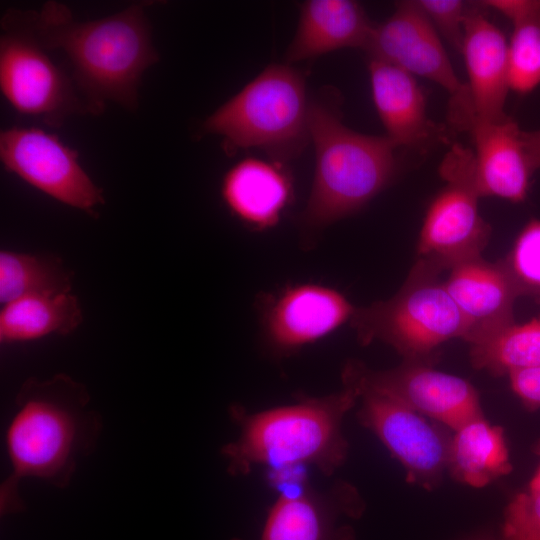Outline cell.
<instances>
[{
	"label": "cell",
	"mask_w": 540,
	"mask_h": 540,
	"mask_svg": "<svg viewBox=\"0 0 540 540\" xmlns=\"http://www.w3.org/2000/svg\"><path fill=\"white\" fill-rule=\"evenodd\" d=\"M520 296L540 301V220L531 219L502 260Z\"/></svg>",
	"instance_id": "obj_26"
},
{
	"label": "cell",
	"mask_w": 540,
	"mask_h": 540,
	"mask_svg": "<svg viewBox=\"0 0 540 540\" xmlns=\"http://www.w3.org/2000/svg\"><path fill=\"white\" fill-rule=\"evenodd\" d=\"M445 186L431 201L417 243L418 260L440 271L481 256L491 227L478 208L473 182V152L453 146L440 167Z\"/></svg>",
	"instance_id": "obj_7"
},
{
	"label": "cell",
	"mask_w": 540,
	"mask_h": 540,
	"mask_svg": "<svg viewBox=\"0 0 540 540\" xmlns=\"http://www.w3.org/2000/svg\"><path fill=\"white\" fill-rule=\"evenodd\" d=\"M531 489H540V466L537 469L535 475L533 476L532 480L529 483V487Z\"/></svg>",
	"instance_id": "obj_31"
},
{
	"label": "cell",
	"mask_w": 540,
	"mask_h": 540,
	"mask_svg": "<svg viewBox=\"0 0 540 540\" xmlns=\"http://www.w3.org/2000/svg\"><path fill=\"white\" fill-rule=\"evenodd\" d=\"M454 432L448 466L462 482L484 487L511 472L502 428L491 425L481 416Z\"/></svg>",
	"instance_id": "obj_22"
},
{
	"label": "cell",
	"mask_w": 540,
	"mask_h": 540,
	"mask_svg": "<svg viewBox=\"0 0 540 540\" xmlns=\"http://www.w3.org/2000/svg\"><path fill=\"white\" fill-rule=\"evenodd\" d=\"M503 540H540V489L528 488L508 504L502 527Z\"/></svg>",
	"instance_id": "obj_27"
},
{
	"label": "cell",
	"mask_w": 540,
	"mask_h": 540,
	"mask_svg": "<svg viewBox=\"0 0 540 540\" xmlns=\"http://www.w3.org/2000/svg\"><path fill=\"white\" fill-rule=\"evenodd\" d=\"M364 50L370 59L441 86L450 96L451 124L469 132L474 118L467 85L457 77L439 33L417 1L396 3L388 19L374 24Z\"/></svg>",
	"instance_id": "obj_9"
},
{
	"label": "cell",
	"mask_w": 540,
	"mask_h": 540,
	"mask_svg": "<svg viewBox=\"0 0 540 540\" xmlns=\"http://www.w3.org/2000/svg\"><path fill=\"white\" fill-rule=\"evenodd\" d=\"M73 274L61 258L48 253L0 252V302L33 295L70 293Z\"/></svg>",
	"instance_id": "obj_23"
},
{
	"label": "cell",
	"mask_w": 540,
	"mask_h": 540,
	"mask_svg": "<svg viewBox=\"0 0 540 540\" xmlns=\"http://www.w3.org/2000/svg\"><path fill=\"white\" fill-rule=\"evenodd\" d=\"M305 79L289 64H271L203 123L225 148H258L274 161L299 153L309 139Z\"/></svg>",
	"instance_id": "obj_5"
},
{
	"label": "cell",
	"mask_w": 540,
	"mask_h": 540,
	"mask_svg": "<svg viewBox=\"0 0 540 540\" xmlns=\"http://www.w3.org/2000/svg\"><path fill=\"white\" fill-rule=\"evenodd\" d=\"M460 52L468 74L473 125L503 120L508 116L504 108L510 90L504 33L478 9L471 8Z\"/></svg>",
	"instance_id": "obj_16"
},
{
	"label": "cell",
	"mask_w": 540,
	"mask_h": 540,
	"mask_svg": "<svg viewBox=\"0 0 540 540\" xmlns=\"http://www.w3.org/2000/svg\"><path fill=\"white\" fill-rule=\"evenodd\" d=\"M354 384L362 401L360 421L403 465L410 482L434 487L449 465L452 437L443 425L394 398Z\"/></svg>",
	"instance_id": "obj_11"
},
{
	"label": "cell",
	"mask_w": 540,
	"mask_h": 540,
	"mask_svg": "<svg viewBox=\"0 0 540 540\" xmlns=\"http://www.w3.org/2000/svg\"><path fill=\"white\" fill-rule=\"evenodd\" d=\"M220 193L230 213L253 230L274 227L290 203L292 181L277 161L247 157L223 176Z\"/></svg>",
	"instance_id": "obj_19"
},
{
	"label": "cell",
	"mask_w": 540,
	"mask_h": 540,
	"mask_svg": "<svg viewBox=\"0 0 540 540\" xmlns=\"http://www.w3.org/2000/svg\"><path fill=\"white\" fill-rule=\"evenodd\" d=\"M511 388L529 410L540 408V365L514 371L509 375Z\"/></svg>",
	"instance_id": "obj_29"
},
{
	"label": "cell",
	"mask_w": 540,
	"mask_h": 540,
	"mask_svg": "<svg viewBox=\"0 0 540 540\" xmlns=\"http://www.w3.org/2000/svg\"><path fill=\"white\" fill-rule=\"evenodd\" d=\"M372 98L386 136L398 147L424 150L446 139L445 130L426 113L424 93L410 73L370 59Z\"/></svg>",
	"instance_id": "obj_18"
},
{
	"label": "cell",
	"mask_w": 540,
	"mask_h": 540,
	"mask_svg": "<svg viewBox=\"0 0 540 540\" xmlns=\"http://www.w3.org/2000/svg\"><path fill=\"white\" fill-rule=\"evenodd\" d=\"M4 168L51 198L95 217L103 190L88 176L78 152L37 127H12L0 133Z\"/></svg>",
	"instance_id": "obj_10"
},
{
	"label": "cell",
	"mask_w": 540,
	"mask_h": 540,
	"mask_svg": "<svg viewBox=\"0 0 540 540\" xmlns=\"http://www.w3.org/2000/svg\"><path fill=\"white\" fill-rule=\"evenodd\" d=\"M0 89L19 113L58 128L76 115H92L68 76L32 35L1 18Z\"/></svg>",
	"instance_id": "obj_8"
},
{
	"label": "cell",
	"mask_w": 540,
	"mask_h": 540,
	"mask_svg": "<svg viewBox=\"0 0 540 540\" xmlns=\"http://www.w3.org/2000/svg\"><path fill=\"white\" fill-rule=\"evenodd\" d=\"M342 377L394 398L453 431L481 417L477 391L468 381L424 363L406 361L393 369L372 371L349 362Z\"/></svg>",
	"instance_id": "obj_12"
},
{
	"label": "cell",
	"mask_w": 540,
	"mask_h": 540,
	"mask_svg": "<svg viewBox=\"0 0 540 540\" xmlns=\"http://www.w3.org/2000/svg\"><path fill=\"white\" fill-rule=\"evenodd\" d=\"M444 285L466 322L468 343L515 323L520 293L502 260L478 256L463 261L449 270Z\"/></svg>",
	"instance_id": "obj_14"
},
{
	"label": "cell",
	"mask_w": 540,
	"mask_h": 540,
	"mask_svg": "<svg viewBox=\"0 0 540 540\" xmlns=\"http://www.w3.org/2000/svg\"><path fill=\"white\" fill-rule=\"evenodd\" d=\"M513 32L508 42L510 90L532 92L540 85V0L525 6L511 21Z\"/></svg>",
	"instance_id": "obj_25"
},
{
	"label": "cell",
	"mask_w": 540,
	"mask_h": 540,
	"mask_svg": "<svg viewBox=\"0 0 540 540\" xmlns=\"http://www.w3.org/2000/svg\"><path fill=\"white\" fill-rule=\"evenodd\" d=\"M522 140L530 164L535 172L540 169V129L534 131L522 130Z\"/></svg>",
	"instance_id": "obj_30"
},
{
	"label": "cell",
	"mask_w": 540,
	"mask_h": 540,
	"mask_svg": "<svg viewBox=\"0 0 540 540\" xmlns=\"http://www.w3.org/2000/svg\"><path fill=\"white\" fill-rule=\"evenodd\" d=\"M433 265L417 260L391 298L356 308L350 324L360 343L389 344L407 362L423 363L443 343L466 339L467 325Z\"/></svg>",
	"instance_id": "obj_6"
},
{
	"label": "cell",
	"mask_w": 540,
	"mask_h": 540,
	"mask_svg": "<svg viewBox=\"0 0 540 540\" xmlns=\"http://www.w3.org/2000/svg\"><path fill=\"white\" fill-rule=\"evenodd\" d=\"M356 308L338 290L321 284L288 286L262 302V327L269 347L287 355L350 322Z\"/></svg>",
	"instance_id": "obj_13"
},
{
	"label": "cell",
	"mask_w": 540,
	"mask_h": 540,
	"mask_svg": "<svg viewBox=\"0 0 540 540\" xmlns=\"http://www.w3.org/2000/svg\"><path fill=\"white\" fill-rule=\"evenodd\" d=\"M89 402L85 385L66 374L22 384L5 434L11 470L0 486L2 515L25 509L19 488L26 478L69 485L79 459L93 451L101 432V418Z\"/></svg>",
	"instance_id": "obj_2"
},
{
	"label": "cell",
	"mask_w": 540,
	"mask_h": 540,
	"mask_svg": "<svg viewBox=\"0 0 540 540\" xmlns=\"http://www.w3.org/2000/svg\"><path fill=\"white\" fill-rule=\"evenodd\" d=\"M349 495L342 485L326 491L284 490L268 510L259 540H355L350 526L338 524L341 515L361 513Z\"/></svg>",
	"instance_id": "obj_15"
},
{
	"label": "cell",
	"mask_w": 540,
	"mask_h": 540,
	"mask_svg": "<svg viewBox=\"0 0 540 540\" xmlns=\"http://www.w3.org/2000/svg\"><path fill=\"white\" fill-rule=\"evenodd\" d=\"M309 139L315 149L311 192L302 215L310 229H322L364 207L393 180L397 146L385 135L356 132L324 100H312Z\"/></svg>",
	"instance_id": "obj_4"
},
{
	"label": "cell",
	"mask_w": 540,
	"mask_h": 540,
	"mask_svg": "<svg viewBox=\"0 0 540 540\" xmlns=\"http://www.w3.org/2000/svg\"><path fill=\"white\" fill-rule=\"evenodd\" d=\"M470 345L472 365L494 375L539 366L540 318L515 322Z\"/></svg>",
	"instance_id": "obj_24"
},
{
	"label": "cell",
	"mask_w": 540,
	"mask_h": 540,
	"mask_svg": "<svg viewBox=\"0 0 540 540\" xmlns=\"http://www.w3.org/2000/svg\"><path fill=\"white\" fill-rule=\"evenodd\" d=\"M374 24L360 3L352 0H307L289 44L287 64L342 48L364 49Z\"/></svg>",
	"instance_id": "obj_20"
},
{
	"label": "cell",
	"mask_w": 540,
	"mask_h": 540,
	"mask_svg": "<svg viewBox=\"0 0 540 540\" xmlns=\"http://www.w3.org/2000/svg\"><path fill=\"white\" fill-rule=\"evenodd\" d=\"M133 3L113 15L78 21L63 3L46 1L39 10L8 9L2 18L28 31L48 52L69 60L71 78L93 116L113 102L134 112L144 71L159 60L146 9Z\"/></svg>",
	"instance_id": "obj_1"
},
{
	"label": "cell",
	"mask_w": 540,
	"mask_h": 540,
	"mask_svg": "<svg viewBox=\"0 0 540 540\" xmlns=\"http://www.w3.org/2000/svg\"><path fill=\"white\" fill-rule=\"evenodd\" d=\"M417 3L437 32L460 52L471 9L468 4L460 0H419Z\"/></svg>",
	"instance_id": "obj_28"
},
{
	"label": "cell",
	"mask_w": 540,
	"mask_h": 540,
	"mask_svg": "<svg viewBox=\"0 0 540 540\" xmlns=\"http://www.w3.org/2000/svg\"><path fill=\"white\" fill-rule=\"evenodd\" d=\"M83 320L78 298L70 293L33 295L4 304L0 311V342H27L48 335H69Z\"/></svg>",
	"instance_id": "obj_21"
},
{
	"label": "cell",
	"mask_w": 540,
	"mask_h": 540,
	"mask_svg": "<svg viewBox=\"0 0 540 540\" xmlns=\"http://www.w3.org/2000/svg\"><path fill=\"white\" fill-rule=\"evenodd\" d=\"M473 152V182L479 197L523 202L534 170L522 140V129L509 116L469 130Z\"/></svg>",
	"instance_id": "obj_17"
},
{
	"label": "cell",
	"mask_w": 540,
	"mask_h": 540,
	"mask_svg": "<svg viewBox=\"0 0 540 540\" xmlns=\"http://www.w3.org/2000/svg\"><path fill=\"white\" fill-rule=\"evenodd\" d=\"M343 384L338 392L254 414L233 407L231 415L240 433L221 448L227 471L239 476L258 466L276 473L308 465L324 475L334 473L348 451L342 432L344 417L360 398L354 383L343 380Z\"/></svg>",
	"instance_id": "obj_3"
}]
</instances>
